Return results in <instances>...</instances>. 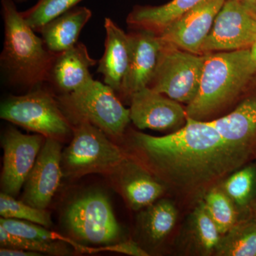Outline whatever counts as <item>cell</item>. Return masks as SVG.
Masks as SVG:
<instances>
[{"label":"cell","instance_id":"cell-1","mask_svg":"<svg viewBox=\"0 0 256 256\" xmlns=\"http://www.w3.org/2000/svg\"><path fill=\"white\" fill-rule=\"evenodd\" d=\"M134 142L165 178L182 188L218 180L242 166L252 151L226 140L210 121L190 117L174 132L162 137L136 132Z\"/></svg>","mask_w":256,"mask_h":256},{"label":"cell","instance_id":"cell-2","mask_svg":"<svg viewBox=\"0 0 256 256\" xmlns=\"http://www.w3.org/2000/svg\"><path fill=\"white\" fill-rule=\"evenodd\" d=\"M4 46L0 66L6 82L32 89L48 82L50 69L58 54L47 48L42 37L26 22L14 0H2Z\"/></svg>","mask_w":256,"mask_h":256},{"label":"cell","instance_id":"cell-3","mask_svg":"<svg viewBox=\"0 0 256 256\" xmlns=\"http://www.w3.org/2000/svg\"><path fill=\"white\" fill-rule=\"evenodd\" d=\"M256 74L250 48L205 55L200 90L188 105L191 118L203 120L234 100Z\"/></svg>","mask_w":256,"mask_h":256},{"label":"cell","instance_id":"cell-4","mask_svg":"<svg viewBox=\"0 0 256 256\" xmlns=\"http://www.w3.org/2000/svg\"><path fill=\"white\" fill-rule=\"evenodd\" d=\"M58 101L69 121H86L112 137L122 136L131 121L130 109L114 89L94 79L75 92L62 94Z\"/></svg>","mask_w":256,"mask_h":256},{"label":"cell","instance_id":"cell-5","mask_svg":"<svg viewBox=\"0 0 256 256\" xmlns=\"http://www.w3.org/2000/svg\"><path fill=\"white\" fill-rule=\"evenodd\" d=\"M0 118L46 138L65 137L70 132L68 119L60 102L41 86L22 96H10L0 108Z\"/></svg>","mask_w":256,"mask_h":256},{"label":"cell","instance_id":"cell-6","mask_svg":"<svg viewBox=\"0 0 256 256\" xmlns=\"http://www.w3.org/2000/svg\"><path fill=\"white\" fill-rule=\"evenodd\" d=\"M100 128L86 121L76 124L74 138L62 152V170L70 176L101 172L118 168L124 162L122 150Z\"/></svg>","mask_w":256,"mask_h":256},{"label":"cell","instance_id":"cell-7","mask_svg":"<svg viewBox=\"0 0 256 256\" xmlns=\"http://www.w3.org/2000/svg\"><path fill=\"white\" fill-rule=\"evenodd\" d=\"M64 220L72 235L88 244L108 246L120 236L110 200L101 192H88L74 200L67 207Z\"/></svg>","mask_w":256,"mask_h":256},{"label":"cell","instance_id":"cell-8","mask_svg":"<svg viewBox=\"0 0 256 256\" xmlns=\"http://www.w3.org/2000/svg\"><path fill=\"white\" fill-rule=\"evenodd\" d=\"M162 44L151 88L173 100L188 105L194 100L200 90L205 55Z\"/></svg>","mask_w":256,"mask_h":256},{"label":"cell","instance_id":"cell-9","mask_svg":"<svg viewBox=\"0 0 256 256\" xmlns=\"http://www.w3.org/2000/svg\"><path fill=\"white\" fill-rule=\"evenodd\" d=\"M256 42V14L240 3L226 0L202 47V53L250 48Z\"/></svg>","mask_w":256,"mask_h":256},{"label":"cell","instance_id":"cell-10","mask_svg":"<svg viewBox=\"0 0 256 256\" xmlns=\"http://www.w3.org/2000/svg\"><path fill=\"white\" fill-rule=\"evenodd\" d=\"M46 137L25 134L9 126L2 138L4 150L1 176L2 192L15 196L24 185Z\"/></svg>","mask_w":256,"mask_h":256},{"label":"cell","instance_id":"cell-11","mask_svg":"<svg viewBox=\"0 0 256 256\" xmlns=\"http://www.w3.org/2000/svg\"><path fill=\"white\" fill-rule=\"evenodd\" d=\"M226 0H202L160 33L163 44L200 54L216 16Z\"/></svg>","mask_w":256,"mask_h":256},{"label":"cell","instance_id":"cell-12","mask_svg":"<svg viewBox=\"0 0 256 256\" xmlns=\"http://www.w3.org/2000/svg\"><path fill=\"white\" fill-rule=\"evenodd\" d=\"M62 158L60 142L55 138H46L24 185V202L35 208L46 210L63 175Z\"/></svg>","mask_w":256,"mask_h":256},{"label":"cell","instance_id":"cell-13","mask_svg":"<svg viewBox=\"0 0 256 256\" xmlns=\"http://www.w3.org/2000/svg\"><path fill=\"white\" fill-rule=\"evenodd\" d=\"M130 119L139 129L168 130L181 127L188 114L178 101L146 86L130 96Z\"/></svg>","mask_w":256,"mask_h":256},{"label":"cell","instance_id":"cell-14","mask_svg":"<svg viewBox=\"0 0 256 256\" xmlns=\"http://www.w3.org/2000/svg\"><path fill=\"white\" fill-rule=\"evenodd\" d=\"M130 36V62L120 92L130 98L134 92L149 86L158 67L162 44L159 36L146 30Z\"/></svg>","mask_w":256,"mask_h":256},{"label":"cell","instance_id":"cell-15","mask_svg":"<svg viewBox=\"0 0 256 256\" xmlns=\"http://www.w3.org/2000/svg\"><path fill=\"white\" fill-rule=\"evenodd\" d=\"M104 28L105 50L99 60L97 72L102 74L106 85L120 92L130 62V36L126 34L110 18H105Z\"/></svg>","mask_w":256,"mask_h":256},{"label":"cell","instance_id":"cell-16","mask_svg":"<svg viewBox=\"0 0 256 256\" xmlns=\"http://www.w3.org/2000/svg\"><path fill=\"white\" fill-rule=\"evenodd\" d=\"M96 64L97 60L89 54L86 45L78 42L56 56L48 82H53L62 94L75 92L94 80L90 68Z\"/></svg>","mask_w":256,"mask_h":256},{"label":"cell","instance_id":"cell-17","mask_svg":"<svg viewBox=\"0 0 256 256\" xmlns=\"http://www.w3.org/2000/svg\"><path fill=\"white\" fill-rule=\"evenodd\" d=\"M92 14L86 6H76L46 24L38 32L50 52L62 53L78 43L79 35Z\"/></svg>","mask_w":256,"mask_h":256},{"label":"cell","instance_id":"cell-18","mask_svg":"<svg viewBox=\"0 0 256 256\" xmlns=\"http://www.w3.org/2000/svg\"><path fill=\"white\" fill-rule=\"evenodd\" d=\"M210 122L226 140L252 150L256 141V96L246 99L226 116Z\"/></svg>","mask_w":256,"mask_h":256},{"label":"cell","instance_id":"cell-19","mask_svg":"<svg viewBox=\"0 0 256 256\" xmlns=\"http://www.w3.org/2000/svg\"><path fill=\"white\" fill-rule=\"evenodd\" d=\"M124 162L120 186L129 204L134 210L152 204L162 194V185L136 165Z\"/></svg>","mask_w":256,"mask_h":256},{"label":"cell","instance_id":"cell-20","mask_svg":"<svg viewBox=\"0 0 256 256\" xmlns=\"http://www.w3.org/2000/svg\"><path fill=\"white\" fill-rule=\"evenodd\" d=\"M202 0H171L160 6H138L128 18V23L154 33L161 32L168 25L196 6Z\"/></svg>","mask_w":256,"mask_h":256},{"label":"cell","instance_id":"cell-21","mask_svg":"<svg viewBox=\"0 0 256 256\" xmlns=\"http://www.w3.org/2000/svg\"><path fill=\"white\" fill-rule=\"evenodd\" d=\"M178 212L172 203L168 200L150 205L144 215L143 226L148 236L158 242L172 232L176 224Z\"/></svg>","mask_w":256,"mask_h":256},{"label":"cell","instance_id":"cell-22","mask_svg":"<svg viewBox=\"0 0 256 256\" xmlns=\"http://www.w3.org/2000/svg\"><path fill=\"white\" fill-rule=\"evenodd\" d=\"M222 237L218 255L256 256V226L236 225Z\"/></svg>","mask_w":256,"mask_h":256},{"label":"cell","instance_id":"cell-23","mask_svg":"<svg viewBox=\"0 0 256 256\" xmlns=\"http://www.w3.org/2000/svg\"><path fill=\"white\" fill-rule=\"evenodd\" d=\"M203 203L222 236L236 225L235 204L223 188H212L207 193Z\"/></svg>","mask_w":256,"mask_h":256},{"label":"cell","instance_id":"cell-24","mask_svg":"<svg viewBox=\"0 0 256 256\" xmlns=\"http://www.w3.org/2000/svg\"><path fill=\"white\" fill-rule=\"evenodd\" d=\"M191 227L193 238L202 252L210 254L216 250L222 235L203 202L192 213Z\"/></svg>","mask_w":256,"mask_h":256},{"label":"cell","instance_id":"cell-25","mask_svg":"<svg viewBox=\"0 0 256 256\" xmlns=\"http://www.w3.org/2000/svg\"><path fill=\"white\" fill-rule=\"evenodd\" d=\"M0 226L4 227L10 233L16 234L35 240H42V242H60L72 245L74 248L84 252L92 254V248L80 245L68 238L62 236L55 232L48 230L46 227L38 224L32 223L28 220H14V218H6L1 217L0 218Z\"/></svg>","mask_w":256,"mask_h":256},{"label":"cell","instance_id":"cell-26","mask_svg":"<svg viewBox=\"0 0 256 256\" xmlns=\"http://www.w3.org/2000/svg\"><path fill=\"white\" fill-rule=\"evenodd\" d=\"M84 0H38L26 11L21 12L26 22L35 32H40L46 24L76 6Z\"/></svg>","mask_w":256,"mask_h":256},{"label":"cell","instance_id":"cell-27","mask_svg":"<svg viewBox=\"0 0 256 256\" xmlns=\"http://www.w3.org/2000/svg\"><path fill=\"white\" fill-rule=\"evenodd\" d=\"M0 215L3 218L28 220L48 228L52 226L50 214L35 208L23 201H18L8 194H0Z\"/></svg>","mask_w":256,"mask_h":256},{"label":"cell","instance_id":"cell-28","mask_svg":"<svg viewBox=\"0 0 256 256\" xmlns=\"http://www.w3.org/2000/svg\"><path fill=\"white\" fill-rule=\"evenodd\" d=\"M256 180L255 168L249 166L230 175L222 188L235 205L244 206L252 198Z\"/></svg>","mask_w":256,"mask_h":256},{"label":"cell","instance_id":"cell-29","mask_svg":"<svg viewBox=\"0 0 256 256\" xmlns=\"http://www.w3.org/2000/svg\"><path fill=\"white\" fill-rule=\"evenodd\" d=\"M63 242H47L35 240L16 234L10 233L4 227L0 226V245L1 247L11 248L22 249L40 252V254H52V255L62 256L68 254V250Z\"/></svg>","mask_w":256,"mask_h":256},{"label":"cell","instance_id":"cell-30","mask_svg":"<svg viewBox=\"0 0 256 256\" xmlns=\"http://www.w3.org/2000/svg\"><path fill=\"white\" fill-rule=\"evenodd\" d=\"M98 250V252H110L133 256H146L148 255L144 250L138 246L136 242H131V240L114 242V244H110V245L99 248Z\"/></svg>","mask_w":256,"mask_h":256},{"label":"cell","instance_id":"cell-31","mask_svg":"<svg viewBox=\"0 0 256 256\" xmlns=\"http://www.w3.org/2000/svg\"><path fill=\"white\" fill-rule=\"evenodd\" d=\"M1 256H41L40 252H28L18 248L1 247L0 248Z\"/></svg>","mask_w":256,"mask_h":256},{"label":"cell","instance_id":"cell-32","mask_svg":"<svg viewBox=\"0 0 256 256\" xmlns=\"http://www.w3.org/2000/svg\"><path fill=\"white\" fill-rule=\"evenodd\" d=\"M233 1L240 3L242 6H245L248 10H250L252 12L255 13L256 14V0H233Z\"/></svg>","mask_w":256,"mask_h":256},{"label":"cell","instance_id":"cell-33","mask_svg":"<svg viewBox=\"0 0 256 256\" xmlns=\"http://www.w3.org/2000/svg\"><path fill=\"white\" fill-rule=\"evenodd\" d=\"M250 53L254 60L256 62V42L252 47H250Z\"/></svg>","mask_w":256,"mask_h":256},{"label":"cell","instance_id":"cell-34","mask_svg":"<svg viewBox=\"0 0 256 256\" xmlns=\"http://www.w3.org/2000/svg\"><path fill=\"white\" fill-rule=\"evenodd\" d=\"M14 2H23L28 1V0H14Z\"/></svg>","mask_w":256,"mask_h":256},{"label":"cell","instance_id":"cell-35","mask_svg":"<svg viewBox=\"0 0 256 256\" xmlns=\"http://www.w3.org/2000/svg\"></svg>","mask_w":256,"mask_h":256}]
</instances>
